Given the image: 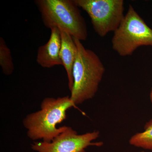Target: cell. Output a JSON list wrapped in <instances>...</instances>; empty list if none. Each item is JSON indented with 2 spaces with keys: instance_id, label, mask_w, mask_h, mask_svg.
I'll return each mask as SVG.
<instances>
[{
  "instance_id": "277c9868",
  "label": "cell",
  "mask_w": 152,
  "mask_h": 152,
  "mask_svg": "<svg viewBox=\"0 0 152 152\" xmlns=\"http://www.w3.org/2000/svg\"><path fill=\"white\" fill-rule=\"evenodd\" d=\"M112 44L114 50L122 57L132 56L139 47L152 46V29L131 5L114 32Z\"/></svg>"
},
{
  "instance_id": "5b68a950",
  "label": "cell",
  "mask_w": 152,
  "mask_h": 152,
  "mask_svg": "<svg viewBox=\"0 0 152 152\" xmlns=\"http://www.w3.org/2000/svg\"><path fill=\"white\" fill-rule=\"evenodd\" d=\"M91 18L96 33L103 37L118 28L125 15L123 0H74Z\"/></svg>"
},
{
  "instance_id": "ba28073f",
  "label": "cell",
  "mask_w": 152,
  "mask_h": 152,
  "mask_svg": "<svg viewBox=\"0 0 152 152\" xmlns=\"http://www.w3.org/2000/svg\"><path fill=\"white\" fill-rule=\"evenodd\" d=\"M60 31L61 38L60 58L66 72L68 86L71 92L73 87V69L77 54V48L73 37L64 31Z\"/></svg>"
},
{
  "instance_id": "8fae6325",
  "label": "cell",
  "mask_w": 152,
  "mask_h": 152,
  "mask_svg": "<svg viewBox=\"0 0 152 152\" xmlns=\"http://www.w3.org/2000/svg\"><path fill=\"white\" fill-rule=\"evenodd\" d=\"M150 100H151V102L152 103V87L151 88V93H150Z\"/></svg>"
},
{
  "instance_id": "8992f818",
  "label": "cell",
  "mask_w": 152,
  "mask_h": 152,
  "mask_svg": "<svg viewBox=\"0 0 152 152\" xmlns=\"http://www.w3.org/2000/svg\"><path fill=\"white\" fill-rule=\"evenodd\" d=\"M99 135V131L79 134L71 127L66 126L65 130L51 142H34L31 145V148L37 152H86L87 147L103 145L102 142H93Z\"/></svg>"
},
{
  "instance_id": "9c48e42d",
  "label": "cell",
  "mask_w": 152,
  "mask_h": 152,
  "mask_svg": "<svg viewBox=\"0 0 152 152\" xmlns=\"http://www.w3.org/2000/svg\"><path fill=\"white\" fill-rule=\"evenodd\" d=\"M145 131L137 133L131 138V145L145 149L152 150V119L144 126Z\"/></svg>"
},
{
  "instance_id": "3957f363",
  "label": "cell",
  "mask_w": 152,
  "mask_h": 152,
  "mask_svg": "<svg viewBox=\"0 0 152 152\" xmlns=\"http://www.w3.org/2000/svg\"><path fill=\"white\" fill-rule=\"evenodd\" d=\"M34 3L46 27L56 28L81 41L87 39V25L74 0H36Z\"/></svg>"
},
{
  "instance_id": "52a82bcc",
  "label": "cell",
  "mask_w": 152,
  "mask_h": 152,
  "mask_svg": "<svg viewBox=\"0 0 152 152\" xmlns=\"http://www.w3.org/2000/svg\"><path fill=\"white\" fill-rule=\"evenodd\" d=\"M50 30L49 40L46 44L39 47L37 51V62L43 68H50L62 65L60 58L61 46V32L56 28Z\"/></svg>"
},
{
  "instance_id": "30bf717a",
  "label": "cell",
  "mask_w": 152,
  "mask_h": 152,
  "mask_svg": "<svg viewBox=\"0 0 152 152\" xmlns=\"http://www.w3.org/2000/svg\"><path fill=\"white\" fill-rule=\"evenodd\" d=\"M0 66L3 73L10 75L13 72L14 65L10 50L3 37H0Z\"/></svg>"
},
{
  "instance_id": "6da1fadb",
  "label": "cell",
  "mask_w": 152,
  "mask_h": 152,
  "mask_svg": "<svg viewBox=\"0 0 152 152\" xmlns=\"http://www.w3.org/2000/svg\"><path fill=\"white\" fill-rule=\"evenodd\" d=\"M75 107L69 96L45 98L40 110L28 114L23 120L28 137L34 141L51 142L65 130L66 126L58 128L57 125L66 118L68 110Z\"/></svg>"
},
{
  "instance_id": "7a4b0ae2",
  "label": "cell",
  "mask_w": 152,
  "mask_h": 152,
  "mask_svg": "<svg viewBox=\"0 0 152 152\" xmlns=\"http://www.w3.org/2000/svg\"><path fill=\"white\" fill-rule=\"evenodd\" d=\"M74 39L77 54L73 69L74 84L70 96L77 105L94 97L105 69L94 52L86 48L81 41Z\"/></svg>"
}]
</instances>
